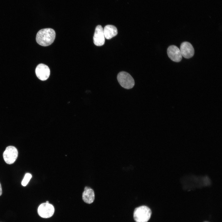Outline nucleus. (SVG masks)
Instances as JSON below:
<instances>
[{
	"label": "nucleus",
	"mask_w": 222,
	"mask_h": 222,
	"mask_svg": "<svg viewBox=\"0 0 222 222\" xmlns=\"http://www.w3.org/2000/svg\"><path fill=\"white\" fill-rule=\"evenodd\" d=\"M179 49L182 56L186 59L192 57L194 54V48L191 44L189 42H184L182 43Z\"/></svg>",
	"instance_id": "6e6552de"
},
{
	"label": "nucleus",
	"mask_w": 222,
	"mask_h": 222,
	"mask_svg": "<svg viewBox=\"0 0 222 222\" xmlns=\"http://www.w3.org/2000/svg\"></svg>",
	"instance_id": "2eb2a0df"
},
{
	"label": "nucleus",
	"mask_w": 222,
	"mask_h": 222,
	"mask_svg": "<svg viewBox=\"0 0 222 222\" xmlns=\"http://www.w3.org/2000/svg\"><path fill=\"white\" fill-rule=\"evenodd\" d=\"M56 37L54 30L50 28L40 30L37 33L36 39L40 45L47 46L51 45L54 42Z\"/></svg>",
	"instance_id": "f257e3e1"
},
{
	"label": "nucleus",
	"mask_w": 222,
	"mask_h": 222,
	"mask_svg": "<svg viewBox=\"0 0 222 222\" xmlns=\"http://www.w3.org/2000/svg\"><path fill=\"white\" fill-rule=\"evenodd\" d=\"M46 203H49V202L48 201H47Z\"/></svg>",
	"instance_id": "4468645a"
},
{
	"label": "nucleus",
	"mask_w": 222,
	"mask_h": 222,
	"mask_svg": "<svg viewBox=\"0 0 222 222\" xmlns=\"http://www.w3.org/2000/svg\"><path fill=\"white\" fill-rule=\"evenodd\" d=\"M105 37L109 39L116 36L117 34V28L114 26L111 25H106L103 29Z\"/></svg>",
	"instance_id": "9b49d317"
},
{
	"label": "nucleus",
	"mask_w": 222,
	"mask_h": 222,
	"mask_svg": "<svg viewBox=\"0 0 222 222\" xmlns=\"http://www.w3.org/2000/svg\"><path fill=\"white\" fill-rule=\"evenodd\" d=\"M82 199L85 203L90 204L95 199V193L93 190L89 187H85L82 194Z\"/></svg>",
	"instance_id": "9d476101"
},
{
	"label": "nucleus",
	"mask_w": 222,
	"mask_h": 222,
	"mask_svg": "<svg viewBox=\"0 0 222 222\" xmlns=\"http://www.w3.org/2000/svg\"><path fill=\"white\" fill-rule=\"evenodd\" d=\"M167 52L169 57L174 62H178L182 59V56L180 49L175 45L169 46L167 49Z\"/></svg>",
	"instance_id": "0eeeda50"
},
{
	"label": "nucleus",
	"mask_w": 222,
	"mask_h": 222,
	"mask_svg": "<svg viewBox=\"0 0 222 222\" xmlns=\"http://www.w3.org/2000/svg\"><path fill=\"white\" fill-rule=\"evenodd\" d=\"M117 79L120 85L125 89H130L135 85L133 78L130 74L125 72H120L117 75Z\"/></svg>",
	"instance_id": "7ed1b4c3"
},
{
	"label": "nucleus",
	"mask_w": 222,
	"mask_h": 222,
	"mask_svg": "<svg viewBox=\"0 0 222 222\" xmlns=\"http://www.w3.org/2000/svg\"><path fill=\"white\" fill-rule=\"evenodd\" d=\"M55 211L53 205L46 203L41 204L38 209L39 215L43 218H48L52 216Z\"/></svg>",
	"instance_id": "39448f33"
},
{
	"label": "nucleus",
	"mask_w": 222,
	"mask_h": 222,
	"mask_svg": "<svg viewBox=\"0 0 222 222\" xmlns=\"http://www.w3.org/2000/svg\"><path fill=\"white\" fill-rule=\"evenodd\" d=\"M151 215L150 209L146 206L143 205L135 209L134 218L136 222H147L150 219Z\"/></svg>",
	"instance_id": "f03ea898"
},
{
	"label": "nucleus",
	"mask_w": 222,
	"mask_h": 222,
	"mask_svg": "<svg viewBox=\"0 0 222 222\" xmlns=\"http://www.w3.org/2000/svg\"><path fill=\"white\" fill-rule=\"evenodd\" d=\"M18 155L17 149L13 146L7 147L3 153L5 161L8 164H11L15 161Z\"/></svg>",
	"instance_id": "20e7f679"
},
{
	"label": "nucleus",
	"mask_w": 222,
	"mask_h": 222,
	"mask_svg": "<svg viewBox=\"0 0 222 222\" xmlns=\"http://www.w3.org/2000/svg\"><path fill=\"white\" fill-rule=\"evenodd\" d=\"M93 39L94 44L97 46H101L104 44L105 37L103 29L101 25H98L96 27Z\"/></svg>",
	"instance_id": "1a4fd4ad"
},
{
	"label": "nucleus",
	"mask_w": 222,
	"mask_h": 222,
	"mask_svg": "<svg viewBox=\"0 0 222 222\" xmlns=\"http://www.w3.org/2000/svg\"><path fill=\"white\" fill-rule=\"evenodd\" d=\"M32 177L30 173H27L22 182V184L23 186H25L28 184Z\"/></svg>",
	"instance_id": "f8f14e48"
},
{
	"label": "nucleus",
	"mask_w": 222,
	"mask_h": 222,
	"mask_svg": "<svg viewBox=\"0 0 222 222\" xmlns=\"http://www.w3.org/2000/svg\"><path fill=\"white\" fill-rule=\"evenodd\" d=\"M35 72L37 77L42 80H47L50 76V70L49 67L46 65L40 64L36 67Z\"/></svg>",
	"instance_id": "423d86ee"
},
{
	"label": "nucleus",
	"mask_w": 222,
	"mask_h": 222,
	"mask_svg": "<svg viewBox=\"0 0 222 222\" xmlns=\"http://www.w3.org/2000/svg\"><path fill=\"white\" fill-rule=\"evenodd\" d=\"M2 187L1 185V183H0V196H1L2 194Z\"/></svg>",
	"instance_id": "ddd939ff"
}]
</instances>
